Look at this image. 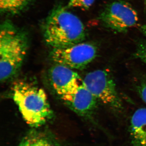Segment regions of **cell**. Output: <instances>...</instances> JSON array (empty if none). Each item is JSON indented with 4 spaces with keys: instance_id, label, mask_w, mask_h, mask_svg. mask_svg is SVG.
<instances>
[{
    "instance_id": "30bf717a",
    "label": "cell",
    "mask_w": 146,
    "mask_h": 146,
    "mask_svg": "<svg viewBox=\"0 0 146 146\" xmlns=\"http://www.w3.org/2000/svg\"><path fill=\"white\" fill-rule=\"evenodd\" d=\"M34 0H0L1 13L14 16L23 12Z\"/></svg>"
},
{
    "instance_id": "8fae6325",
    "label": "cell",
    "mask_w": 146,
    "mask_h": 146,
    "mask_svg": "<svg viewBox=\"0 0 146 146\" xmlns=\"http://www.w3.org/2000/svg\"><path fill=\"white\" fill-rule=\"evenodd\" d=\"M18 146H56L51 138L44 133L31 131L24 137Z\"/></svg>"
},
{
    "instance_id": "9c48e42d",
    "label": "cell",
    "mask_w": 146,
    "mask_h": 146,
    "mask_svg": "<svg viewBox=\"0 0 146 146\" xmlns=\"http://www.w3.org/2000/svg\"><path fill=\"white\" fill-rule=\"evenodd\" d=\"M131 146H146V108L136 110L130 120Z\"/></svg>"
},
{
    "instance_id": "4fadbf2b",
    "label": "cell",
    "mask_w": 146,
    "mask_h": 146,
    "mask_svg": "<svg viewBox=\"0 0 146 146\" xmlns=\"http://www.w3.org/2000/svg\"><path fill=\"white\" fill-rule=\"evenodd\" d=\"M134 56L139 58L142 62L146 64V41H143L139 42Z\"/></svg>"
},
{
    "instance_id": "5bb4252c",
    "label": "cell",
    "mask_w": 146,
    "mask_h": 146,
    "mask_svg": "<svg viewBox=\"0 0 146 146\" xmlns=\"http://www.w3.org/2000/svg\"><path fill=\"white\" fill-rule=\"evenodd\" d=\"M136 87L139 96L146 104V76L141 79L137 84Z\"/></svg>"
},
{
    "instance_id": "52a82bcc",
    "label": "cell",
    "mask_w": 146,
    "mask_h": 146,
    "mask_svg": "<svg viewBox=\"0 0 146 146\" xmlns=\"http://www.w3.org/2000/svg\"><path fill=\"white\" fill-rule=\"evenodd\" d=\"M49 77L53 89L60 98L72 94L83 81L72 69L59 64L50 68Z\"/></svg>"
},
{
    "instance_id": "9a60e30c",
    "label": "cell",
    "mask_w": 146,
    "mask_h": 146,
    "mask_svg": "<svg viewBox=\"0 0 146 146\" xmlns=\"http://www.w3.org/2000/svg\"><path fill=\"white\" fill-rule=\"evenodd\" d=\"M141 31L142 32L144 35L146 37V25H143L141 27Z\"/></svg>"
},
{
    "instance_id": "8992f818",
    "label": "cell",
    "mask_w": 146,
    "mask_h": 146,
    "mask_svg": "<svg viewBox=\"0 0 146 146\" xmlns=\"http://www.w3.org/2000/svg\"><path fill=\"white\" fill-rule=\"evenodd\" d=\"M100 19L108 28L117 32L123 33L136 25L138 16L128 3L116 1L108 5L101 13Z\"/></svg>"
},
{
    "instance_id": "6da1fadb",
    "label": "cell",
    "mask_w": 146,
    "mask_h": 146,
    "mask_svg": "<svg viewBox=\"0 0 146 146\" xmlns=\"http://www.w3.org/2000/svg\"><path fill=\"white\" fill-rule=\"evenodd\" d=\"M45 42L52 49L72 46L83 42L85 27L78 17L60 5L54 7L42 26Z\"/></svg>"
},
{
    "instance_id": "7a4b0ae2",
    "label": "cell",
    "mask_w": 146,
    "mask_h": 146,
    "mask_svg": "<svg viewBox=\"0 0 146 146\" xmlns=\"http://www.w3.org/2000/svg\"><path fill=\"white\" fill-rule=\"evenodd\" d=\"M0 29V79L5 83L20 72L28 50L29 37L9 20L3 21Z\"/></svg>"
},
{
    "instance_id": "ba28073f",
    "label": "cell",
    "mask_w": 146,
    "mask_h": 146,
    "mask_svg": "<svg viewBox=\"0 0 146 146\" xmlns=\"http://www.w3.org/2000/svg\"><path fill=\"white\" fill-rule=\"evenodd\" d=\"M60 99L76 113L87 118L92 117L98 104V100L86 87L83 80L75 91Z\"/></svg>"
},
{
    "instance_id": "277c9868",
    "label": "cell",
    "mask_w": 146,
    "mask_h": 146,
    "mask_svg": "<svg viewBox=\"0 0 146 146\" xmlns=\"http://www.w3.org/2000/svg\"><path fill=\"white\" fill-rule=\"evenodd\" d=\"M86 87L98 100L111 109L120 112L123 104L114 79L107 70H98L86 74L83 79Z\"/></svg>"
},
{
    "instance_id": "3957f363",
    "label": "cell",
    "mask_w": 146,
    "mask_h": 146,
    "mask_svg": "<svg viewBox=\"0 0 146 146\" xmlns=\"http://www.w3.org/2000/svg\"><path fill=\"white\" fill-rule=\"evenodd\" d=\"M13 101L24 120L30 126L37 128L52 118L53 113L46 94L35 84L20 80L13 84Z\"/></svg>"
},
{
    "instance_id": "5b68a950",
    "label": "cell",
    "mask_w": 146,
    "mask_h": 146,
    "mask_svg": "<svg viewBox=\"0 0 146 146\" xmlns=\"http://www.w3.org/2000/svg\"><path fill=\"white\" fill-rule=\"evenodd\" d=\"M98 53L96 45L83 42L64 48L52 49L50 56L55 64L73 70H82L95 59Z\"/></svg>"
},
{
    "instance_id": "7c38bea8",
    "label": "cell",
    "mask_w": 146,
    "mask_h": 146,
    "mask_svg": "<svg viewBox=\"0 0 146 146\" xmlns=\"http://www.w3.org/2000/svg\"><path fill=\"white\" fill-rule=\"evenodd\" d=\"M96 0H69L68 8L77 7L88 9L94 4Z\"/></svg>"
}]
</instances>
